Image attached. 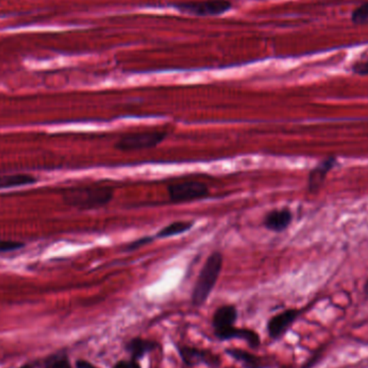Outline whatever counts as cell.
Returning a JSON list of instances; mask_svg holds the SVG:
<instances>
[{"label":"cell","mask_w":368,"mask_h":368,"mask_svg":"<svg viewBox=\"0 0 368 368\" xmlns=\"http://www.w3.org/2000/svg\"><path fill=\"white\" fill-rule=\"evenodd\" d=\"M24 247V243H17L13 240H0V252L15 251Z\"/></svg>","instance_id":"d6986e66"},{"label":"cell","mask_w":368,"mask_h":368,"mask_svg":"<svg viewBox=\"0 0 368 368\" xmlns=\"http://www.w3.org/2000/svg\"><path fill=\"white\" fill-rule=\"evenodd\" d=\"M336 163V159L334 157L326 159L323 163H321L319 166H317L314 170L309 175L308 186L310 192H316L317 190L320 189L322 186L324 179H326V175L328 174V171L333 168L334 164Z\"/></svg>","instance_id":"4fadbf2b"},{"label":"cell","mask_w":368,"mask_h":368,"mask_svg":"<svg viewBox=\"0 0 368 368\" xmlns=\"http://www.w3.org/2000/svg\"><path fill=\"white\" fill-rule=\"evenodd\" d=\"M223 269V255L220 252H214L205 262L204 266L198 275L192 292V304L200 307L206 303L218 282V277Z\"/></svg>","instance_id":"7a4b0ae2"},{"label":"cell","mask_w":368,"mask_h":368,"mask_svg":"<svg viewBox=\"0 0 368 368\" xmlns=\"http://www.w3.org/2000/svg\"><path fill=\"white\" fill-rule=\"evenodd\" d=\"M193 222L191 221H176L163 227L159 233L155 235L157 238L173 237V236L180 235L190 231L193 227Z\"/></svg>","instance_id":"9a60e30c"},{"label":"cell","mask_w":368,"mask_h":368,"mask_svg":"<svg viewBox=\"0 0 368 368\" xmlns=\"http://www.w3.org/2000/svg\"><path fill=\"white\" fill-rule=\"evenodd\" d=\"M180 13L198 17H212L221 15L231 10L232 3L228 0H205V1H190L175 5Z\"/></svg>","instance_id":"5b68a950"},{"label":"cell","mask_w":368,"mask_h":368,"mask_svg":"<svg viewBox=\"0 0 368 368\" xmlns=\"http://www.w3.org/2000/svg\"><path fill=\"white\" fill-rule=\"evenodd\" d=\"M77 368H98L97 366L94 364L90 363V362L84 361V360H79L76 364Z\"/></svg>","instance_id":"7402d4cb"},{"label":"cell","mask_w":368,"mask_h":368,"mask_svg":"<svg viewBox=\"0 0 368 368\" xmlns=\"http://www.w3.org/2000/svg\"><path fill=\"white\" fill-rule=\"evenodd\" d=\"M183 363L189 367L198 365H207L210 367H218L221 363L220 356L212 353L208 350L198 349V348L190 347V346H182L178 347Z\"/></svg>","instance_id":"8992f818"},{"label":"cell","mask_w":368,"mask_h":368,"mask_svg":"<svg viewBox=\"0 0 368 368\" xmlns=\"http://www.w3.org/2000/svg\"><path fill=\"white\" fill-rule=\"evenodd\" d=\"M152 240L153 238L151 237L141 238V239L136 240V241H134V243H129V245L127 246V248H126V250L131 251V250L138 249V248L143 247V246L147 245V243H151Z\"/></svg>","instance_id":"44dd1931"},{"label":"cell","mask_w":368,"mask_h":368,"mask_svg":"<svg viewBox=\"0 0 368 368\" xmlns=\"http://www.w3.org/2000/svg\"><path fill=\"white\" fill-rule=\"evenodd\" d=\"M351 21L356 25H368V3H363L353 10Z\"/></svg>","instance_id":"e0dca14e"},{"label":"cell","mask_w":368,"mask_h":368,"mask_svg":"<svg viewBox=\"0 0 368 368\" xmlns=\"http://www.w3.org/2000/svg\"><path fill=\"white\" fill-rule=\"evenodd\" d=\"M37 179L29 174L5 175L0 176V190L29 186L36 182Z\"/></svg>","instance_id":"5bb4252c"},{"label":"cell","mask_w":368,"mask_h":368,"mask_svg":"<svg viewBox=\"0 0 368 368\" xmlns=\"http://www.w3.org/2000/svg\"><path fill=\"white\" fill-rule=\"evenodd\" d=\"M113 190L107 186H74L63 193L64 202L79 210H93L106 206L113 198Z\"/></svg>","instance_id":"6da1fadb"},{"label":"cell","mask_w":368,"mask_h":368,"mask_svg":"<svg viewBox=\"0 0 368 368\" xmlns=\"http://www.w3.org/2000/svg\"><path fill=\"white\" fill-rule=\"evenodd\" d=\"M292 222V214L290 210H273L264 218L263 224L267 230L275 233L285 231Z\"/></svg>","instance_id":"9c48e42d"},{"label":"cell","mask_w":368,"mask_h":368,"mask_svg":"<svg viewBox=\"0 0 368 368\" xmlns=\"http://www.w3.org/2000/svg\"><path fill=\"white\" fill-rule=\"evenodd\" d=\"M159 347V344L154 340L143 339V338L136 337L129 340L126 344V351L131 354V359L138 360L143 359L145 354L150 353L154 351Z\"/></svg>","instance_id":"30bf717a"},{"label":"cell","mask_w":368,"mask_h":368,"mask_svg":"<svg viewBox=\"0 0 368 368\" xmlns=\"http://www.w3.org/2000/svg\"><path fill=\"white\" fill-rule=\"evenodd\" d=\"M19 368H33V366L29 365V364H26V365H23L22 367Z\"/></svg>","instance_id":"603a6c76"},{"label":"cell","mask_w":368,"mask_h":368,"mask_svg":"<svg viewBox=\"0 0 368 368\" xmlns=\"http://www.w3.org/2000/svg\"><path fill=\"white\" fill-rule=\"evenodd\" d=\"M237 318V308L233 305H224V306L218 307L212 317V326H214L216 337H220L226 330L234 328Z\"/></svg>","instance_id":"52a82bcc"},{"label":"cell","mask_w":368,"mask_h":368,"mask_svg":"<svg viewBox=\"0 0 368 368\" xmlns=\"http://www.w3.org/2000/svg\"><path fill=\"white\" fill-rule=\"evenodd\" d=\"M226 353L239 362L243 368H269V364L259 356L240 349H226Z\"/></svg>","instance_id":"7c38bea8"},{"label":"cell","mask_w":368,"mask_h":368,"mask_svg":"<svg viewBox=\"0 0 368 368\" xmlns=\"http://www.w3.org/2000/svg\"><path fill=\"white\" fill-rule=\"evenodd\" d=\"M167 192L170 202H188L208 196L209 188L200 181H183L169 184Z\"/></svg>","instance_id":"277c9868"},{"label":"cell","mask_w":368,"mask_h":368,"mask_svg":"<svg viewBox=\"0 0 368 368\" xmlns=\"http://www.w3.org/2000/svg\"><path fill=\"white\" fill-rule=\"evenodd\" d=\"M167 137L166 131H143V133L127 134L122 136L114 147L119 151L131 152V151L145 150L157 147Z\"/></svg>","instance_id":"3957f363"},{"label":"cell","mask_w":368,"mask_h":368,"mask_svg":"<svg viewBox=\"0 0 368 368\" xmlns=\"http://www.w3.org/2000/svg\"><path fill=\"white\" fill-rule=\"evenodd\" d=\"M352 72L360 76H368V55L364 58L354 63L352 66Z\"/></svg>","instance_id":"ac0fdd59"},{"label":"cell","mask_w":368,"mask_h":368,"mask_svg":"<svg viewBox=\"0 0 368 368\" xmlns=\"http://www.w3.org/2000/svg\"><path fill=\"white\" fill-rule=\"evenodd\" d=\"M298 314H300V312L296 309H289V310H285V312L273 317L267 323V332H269V337L273 338V339H279V338L282 337L285 333L294 323Z\"/></svg>","instance_id":"ba28073f"},{"label":"cell","mask_w":368,"mask_h":368,"mask_svg":"<svg viewBox=\"0 0 368 368\" xmlns=\"http://www.w3.org/2000/svg\"><path fill=\"white\" fill-rule=\"evenodd\" d=\"M365 293H366V294L368 295V280H367V282H366V285H365Z\"/></svg>","instance_id":"cb8c5ba5"},{"label":"cell","mask_w":368,"mask_h":368,"mask_svg":"<svg viewBox=\"0 0 368 368\" xmlns=\"http://www.w3.org/2000/svg\"><path fill=\"white\" fill-rule=\"evenodd\" d=\"M45 368H72L66 354H55L47 360Z\"/></svg>","instance_id":"2e32d148"},{"label":"cell","mask_w":368,"mask_h":368,"mask_svg":"<svg viewBox=\"0 0 368 368\" xmlns=\"http://www.w3.org/2000/svg\"><path fill=\"white\" fill-rule=\"evenodd\" d=\"M112 368H141V364L136 360H121L117 364H114Z\"/></svg>","instance_id":"ffe728a7"},{"label":"cell","mask_w":368,"mask_h":368,"mask_svg":"<svg viewBox=\"0 0 368 368\" xmlns=\"http://www.w3.org/2000/svg\"><path fill=\"white\" fill-rule=\"evenodd\" d=\"M220 340L241 339L245 340L250 347L257 349L261 344L259 334L255 330H248V328H232L231 330H226L220 337Z\"/></svg>","instance_id":"8fae6325"}]
</instances>
